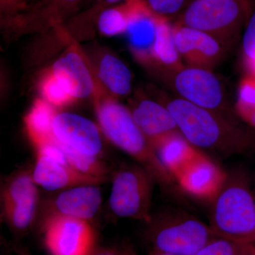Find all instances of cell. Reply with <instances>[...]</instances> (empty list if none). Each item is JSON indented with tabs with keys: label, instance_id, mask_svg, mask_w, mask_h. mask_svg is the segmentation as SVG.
I'll return each mask as SVG.
<instances>
[{
	"label": "cell",
	"instance_id": "cell-9",
	"mask_svg": "<svg viewBox=\"0 0 255 255\" xmlns=\"http://www.w3.org/2000/svg\"><path fill=\"white\" fill-rule=\"evenodd\" d=\"M55 79L75 100L103 95L95 69L76 44L72 45L53 64Z\"/></svg>",
	"mask_w": 255,
	"mask_h": 255
},
{
	"label": "cell",
	"instance_id": "cell-12",
	"mask_svg": "<svg viewBox=\"0 0 255 255\" xmlns=\"http://www.w3.org/2000/svg\"><path fill=\"white\" fill-rule=\"evenodd\" d=\"M172 28L176 48L186 66L212 70L225 56L226 47L211 35L177 23Z\"/></svg>",
	"mask_w": 255,
	"mask_h": 255
},
{
	"label": "cell",
	"instance_id": "cell-35",
	"mask_svg": "<svg viewBox=\"0 0 255 255\" xmlns=\"http://www.w3.org/2000/svg\"><path fill=\"white\" fill-rule=\"evenodd\" d=\"M247 122L255 127V112L253 114V115L250 117V119H248V122Z\"/></svg>",
	"mask_w": 255,
	"mask_h": 255
},
{
	"label": "cell",
	"instance_id": "cell-28",
	"mask_svg": "<svg viewBox=\"0 0 255 255\" xmlns=\"http://www.w3.org/2000/svg\"><path fill=\"white\" fill-rule=\"evenodd\" d=\"M193 0H145L152 13L159 17L167 18L178 16Z\"/></svg>",
	"mask_w": 255,
	"mask_h": 255
},
{
	"label": "cell",
	"instance_id": "cell-20",
	"mask_svg": "<svg viewBox=\"0 0 255 255\" xmlns=\"http://www.w3.org/2000/svg\"><path fill=\"white\" fill-rule=\"evenodd\" d=\"M94 69L102 86L112 95L124 97L131 92V72L118 57L103 53Z\"/></svg>",
	"mask_w": 255,
	"mask_h": 255
},
{
	"label": "cell",
	"instance_id": "cell-37",
	"mask_svg": "<svg viewBox=\"0 0 255 255\" xmlns=\"http://www.w3.org/2000/svg\"><path fill=\"white\" fill-rule=\"evenodd\" d=\"M132 255H137L135 254V252L133 251V253H132Z\"/></svg>",
	"mask_w": 255,
	"mask_h": 255
},
{
	"label": "cell",
	"instance_id": "cell-29",
	"mask_svg": "<svg viewBox=\"0 0 255 255\" xmlns=\"http://www.w3.org/2000/svg\"><path fill=\"white\" fill-rule=\"evenodd\" d=\"M123 0H97L94 6L81 14L74 16L70 19V23L75 28L81 29L82 28H88L97 21L101 13L105 9L112 7V5L117 4Z\"/></svg>",
	"mask_w": 255,
	"mask_h": 255
},
{
	"label": "cell",
	"instance_id": "cell-16",
	"mask_svg": "<svg viewBox=\"0 0 255 255\" xmlns=\"http://www.w3.org/2000/svg\"><path fill=\"white\" fill-rule=\"evenodd\" d=\"M228 174L207 156L201 154L176 179L179 187L189 195L211 201L227 179Z\"/></svg>",
	"mask_w": 255,
	"mask_h": 255
},
{
	"label": "cell",
	"instance_id": "cell-34",
	"mask_svg": "<svg viewBox=\"0 0 255 255\" xmlns=\"http://www.w3.org/2000/svg\"><path fill=\"white\" fill-rule=\"evenodd\" d=\"M150 255H175L169 254V253H162V252H159L155 251V250H152V251L150 252Z\"/></svg>",
	"mask_w": 255,
	"mask_h": 255
},
{
	"label": "cell",
	"instance_id": "cell-19",
	"mask_svg": "<svg viewBox=\"0 0 255 255\" xmlns=\"http://www.w3.org/2000/svg\"><path fill=\"white\" fill-rule=\"evenodd\" d=\"M155 150L160 162L175 181L179 174L202 154L180 132L164 139Z\"/></svg>",
	"mask_w": 255,
	"mask_h": 255
},
{
	"label": "cell",
	"instance_id": "cell-5",
	"mask_svg": "<svg viewBox=\"0 0 255 255\" xmlns=\"http://www.w3.org/2000/svg\"><path fill=\"white\" fill-rule=\"evenodd\" d=\"M148 238L152 250L175 255H196L217 237L209 224L179 211L152 217Z\"/></svg>",
	"mask_w": 255,
	"mask_h": 255
},
{
	"label": "cell",
	"instance_id": "cell-1",
	"mask_svg": "<svg viewBox=\"0 0 255 255\" xmlns=\"http://www.w3.org/2000/svg\"><path fill=\"white\" fill-rule=\"evenodd\" d=\"M188 142L203 149L227 156L241 153L251 145L250 135L220 112L202 108L180 97L165 105Z\"/></svg>",
	"mask_w": 255,
	"mask_h": 255
},
{
	"label": "cell",
	"instance_id": "cell-36",
	"mask_svg": "<svg viewBox=\"0 0 255 255\" xmlns=\"http://www.w3.org/2000/svg\"><path fill=\"white\" fill-rule=\"evenodd\" d=\"M253 191H254V196H255V180H254V185H253Z\"/></svg>",
	"mask_w": 255,
	"mask_h": 255
},
{
	"label": "cell",
	"instance_id": "cell-15",
	"mask_svg": "<svg viewBox=\"0 0 255 255\" xmlns=\"http://www.w3.org/2000/svg\"><path fill=\"white\" fill-rule=\"evenodd\" d=\"M53 135L58 141L82 153L97 156L102 152V140L98 127L78 114H57L53 122Z\"/></svg>",
	"mask_w": 255,
	"mask_h": 255
},
{
	"label": "cell",
	"instance_id": "cell-11",
	"mask_svg": "<svg viewBox=\"0 0 255 255\" xmlns=\"http://www.w3.org/2000/svg\"><path fill=\"white\" fill-rule=\"evenodd\" d=\"M33 175L20 172L10 179L1 191L3 213L13 229L26 231L34 220L38 193Z\"/></svg>",
	"mask_w": 255,
	"mask_h": 255
},
{
	"label": "cell",
	"instance_id": "cell-38",
	"mask_svg": "<svg viewBox=\"0 0 255 255\" xmlns=\"http://www.w3.org/2000/svg\"><path fill=\"white\" fill-rule=\"evenodd\" d=\"M255 255V252L254 255Z\"/></svg>",
	"mask_w": 255,
	"mask_h": 255
},
{
	"label": "cell",
	"instance_id": "cell-2",
	"mask_svg": "<svg viewBox=\"0 0 255 255\" xmlns=\"http://www.w3.org/2000/svg\"><path fill=\"white\" fill-rule=\"evenodd\" d=\"M97 118L102 132L116 147L147 169L156 182L164 185L176 182L159 160L131 112L112 97L95 100Z\"/></svg>",
	"mask_w": 255,
	"mask_h": 255
},
{
	"label": "cell",
	"instance_id": "cell-32",
	"mask_svg": "<svg viewBox=\"0 0 255 255\" xmlns=\"http://www.w3.org/2000/svg\"><path fill=\"white\" fill-rule=\"evenodd\" d=\"M133 250L125 248L124 249L111 248H95L89 255H132Z\"/></svg>",
	"mask_w": 255,
	"mask_h": 255
},
{
	"label": "cell",
	"instance_id": "cell-33",
	"mask_svg": "<svg viewBox=\"0 0 255 255\" xmlns=\"http://www.w3.org/2000/svg\"><path fill=\"white\" fill-rule=\"evenodd\" d=\"M246 65L249 75L255 77V58L253 59L246 60Z\"/></svg>",
	"mask_w": 255,
	"mask_h": 255
},
{
	"label": "cell",
	"instance_id": "cell-24",
	"mask_svg": "<svg viewBox=\"0 0 255 255\" xmlns=\"http://www.w3.org/2000/svg\"><path fill=\"white\" fill-rule=\"evenodd\" d=\"M98 29L107 36H118L127 31L128 16L127 6H115L101 13L97 21Z\"/></svg>",
	"mask_w": 255,
	"mask_h": 255
},
{
	"label": "cell",
	"instance_id": "cell-18",
	"mask_svg": "<svg viewBox=\"0 0 255 255\" xmlns=\"http://www.w3.org/2000/svg\"><path fill=\"white\" fill-rule=\"evenodd\" d=\"M130 111L135 123L154 149L167 137L179 132L172 114L162 104L143 100Z\"/></svg>",
	"mask_w": 255,
	"mask_h": 255
},
{
	"label": "cell",
	"instance_id": "cell-31",
	"mask_svg": "<svg viewBox=\"0 0 255 255\" xmlns=\"http://www.w3.org/2000/svg\"><path fill=\"white\" fill-rule=\"evenodd\" d=\"M36 0H0L1 20L16 16L31 6Z\"/></svg>",
	"mask_w": 255,
	"mask_h": 255
},
{
	"label": "cell",
	"instance_id": "cell-25",
	"mask_svg": "<svg viewBox=\"0 0 255 255\" xmlns=\"http://www.w3.org/2000/svg\"><path fill=\"white\" fill-rule=\"evenodd\" d=\"M255 243H240L216 237L196 255H253Z\"/></svg>",
	"mask_w": 255,
	"mask_h": 255
},
{
	"label": "cell",
	"instance_id": "cell-10",
	"mask_svg": "<svg viewBox=\"0 0 255 255\" xmlns=\"http://www.w3.org/2000/svg\"><path fill=\"white\" fill-rule=\"evenodd\" d=\"M173 75V87L179 97L207 110H222V86L212 70L185 65Z\"/></svg>",
	"mask_w": 255,
	"mask_h": 255
},
{
	"label": "cell",
	"instance_id": "cell-4",
	"mask_svg": "<svg viewBox=\"0 0 255 255\" xmlns=\"http://www.w3.org/2000/svg\"><path fill=\"white\" fill-rule=\"evenodd\" d=\"M251 13L248 0H193L177 23L211 35L227 49L238 39Z\"/></svg>",
	"mask_w": 255,
	"mask_h": 255
},
{
	"label": "cell",
	"instance_id": "cell-22",
	"mask_svg": "<svg viewBox=\"0 0 255 255\" xmlns=\"http://www.w3.org/2000/svg\"><path fill=\"white\" fill-rule=\"evenodd\" d=\"M152 61V66L165 69L172 75L185 66L176 48L172 26L169 25L168 19L159 16Z\"/></svg>",
	"mask_w": 255,
	"mask_h": 255
},
{
	"label": "cell",
	"instance_id": "cell-6",
	"mask_svg": "<svg viewBox=\"0 0 255 255\" xmlns=\"http://www.w3.org/2000/svg\"><path fill=\"white\" fill-rule=\"evenodd\" d=\"M150 172L140 164H124L115 172L109 206L119 218L149 223L154 183Z\"/></svg>",
	"mask_w": 255,
	"mask_h": 255
},
{
	"label": "cell",
	"instance_id": "cell-21",
	"mask_svg": "<svg viewBox=\"0 0 255 255\" xmlns=\"http://www.w3.org/2000/svg\"><path fill=\"white\" fill-rule=\"evenodd\" d=\"M56 114L53 106L43 99H37L25 117L26 131L36 148L53 141Z\"/></svg>",
	"mask_w": 255,
	"mask_h": 255
},
{
	"label": "cell",
	"instance_id": "cell-23",
	"mask_svg": "<svg viewBox=\"0 0 255 255\" xmlns=\"http://www.w3.org/2000/svg\"><path fill=\"white\" fill-rule=\"evenodd\" d=\"M54 142L63 151L69 165L82 173L94 177L107 178L109 169L105 163L97 156L82 153L69 146L58 141L54 137Z\"/></svg>",
	"mask_w": 255,
	"mask_h": 255
},
{
	"label": "cell",
	"instance_id": "cell-27",
	"mask_svg": "<svg viewBox=\"0 0 255 255\" xmlns=\"http://www.w3.org/2000/svg\"><path fill=\"white\" fill-rule=\"evenodd\" d=\"M236 110L246 122L255 112V77L253 75H248L241 82Z\"/></svg>",
	"mask_w": 255,
	"mask_h": 255
},
{
	"label": "cell",
	"instance_id": "cell-30",
	"mask_svg": "<svg viewBox=\"0 0 255 255\" xmlns=\"http://www.w3.org/2000/svg\"><path fill=\"white\" fill-rule=\"evenodd\" d=\"M243 51L245 60L255 58V10L251 13L246 23L243 36Z\"/></svg>",
	"mask_w": 255,
	"mask_h": 255
},
{
	"label": "cell",
	"instance_id": "cell-13",
	"mask_svg": "<svg viewBox=\"0 0 255 255\" xmlns=\"http://www.w3.org/2000/svg\"><path fill=\"white\" fill-rule=\"evenodd\" d=\"M126 6L128 23L125 33L128 49L137 62L152 67L158 16L151 11L145 1L131 0Z\"/></svg>",
	"mask_w": 255,
	"mask_h": 255
},
{
	"label": "cell",
	"instance_id": "cell-14",
	"mask_svg": "<svg viewBox=\"0 0 255 255\" xmlns=\"http://www.w3.org/2000/svg\"><path fill=\"white\" fill-rule=\"evenodd\" d=\"M102 201V192L97 184L70 188L47 203L43 221L60 216L90 221L98 213Z\"/></svg>",
	"mask_w": 255,
	"mask_h": 255
},
{
	"label": "cell",
	"instance_id": "cell-8",
	"mask_svg": "<svg viewBox=\"0 0 255 255\" xmlns=\"http://www.w3.org/2000/svg\"><path fill=\"white\" fill-rule=\"evenodd\" d=\"M44 243L51 255H89L95 248V234L90 222L70 217L43 221Z\"/></svg>",
	"mask_w": 255,
	"mask_h": 255
},
{
	"label": "cell",
	"instance_id": "cell-7",
	"mask_svg": "<svg viewBox=\"0 0 255 255\" xmlns=\"http://www.w3.org/2000/svg\"><path fill=\"white\" fill-rule=\"evenodd\" d=\"M82 0H36L27 9L13 17L1 20L8 36L42 33L63 26L75 16Z\"/></svg>",
	"mask_w": 255,
	"mask_h": 255
},
{
	"label": "cell",
	"instance_id": "cell-3",
	"mask_svg": "<svg viewBox=\"0 0 255 255\" xmlns=\"http://www.w3.org/2000/svg\"><path fill=\"white\" fill-rule=\"evenodd\" d=\"M209 226L217 237L255 244L253 185L246 172L228 174L221 190L211 201Z\"/></svg>",
	"mask_w": 255,
	"mask_h": 255
},
{
	"label": "cell",
	"instance_id": "cell-26",
	"mask_svg": "<svg viewBox=\"0 0 255 255\" xmlns=\"http://www.w3.org/2000/svg\"><path fill=\"white\" fill-rule=\"evenodd\" d=\"M38 88L43 100L54 107H65L75 101L60 85L51 70L43 74Z\"/></svg>",
	"mask_w": 255,
	"mask_h": 255
},
{
	"label": "cell",
	"instance_id": "cell-17",
	"mask_svg": "<svg viewBox=\"0 0 255 255\" xmlns=\"http://www.w3.org/2000/svg\"><path fill=\"white\" fill-rule=\"evenodd\" d=\"M32 175L36 184L48 191L70 189L85 184H99L107 180V178L82 173L69 164L60 163L40 153H37Z\"/></svg>",
	"mask_w": 255,
	"mask_h": 255
}]
</instances>
